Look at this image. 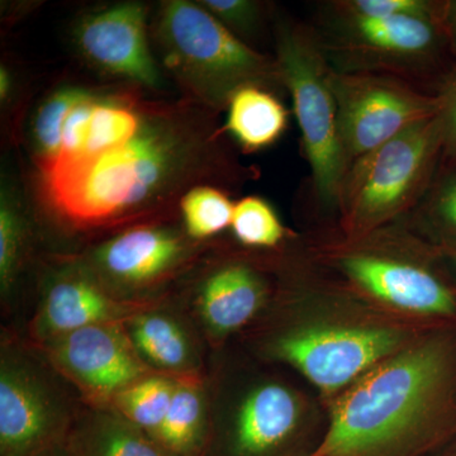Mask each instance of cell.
Returning <instances> with one entry per match:
<instances>
[{
  "instance_id": "obj_1",
  "label": "cell",
  "mask_w": 456,
  "mask_h": 456,
  "mask_svg": "<svg viewBox=\"0 0 456 456\" xmlns=\"http://www.w3.org/2000/svg\"><path fill=\"white\" fill-rule=\"evenodd\" d=\"M208 128L176 114H145L140 130L103 154L42 174L47 200L75 226L123 220L170 200L211 169Z\"/></svg>"
},
{
  "instance_id": "obj_2",
  "label": "cell",
  "mask_w": 456,
  "mask_h": 456,
  "mask_svg": "<svg viewBox=\"0 0 456 456\" xmlns=\"http://www.w3.org/2000/svg\"><path fill=\"white\" fill-rule=\"evenodd\" d=\"M448 374L436 344L408 350L369 373L335 407L314 456H379L421 430Z\"/></svg>"
},
{
  "instance_id": "obj_3",
  "label": "cell",
  "mask_w": 456,
  "mask_h": 456,
  "mask_svg": "<svg viewBox=\"0 0 456 456\" xmlns=\"http://www.w3.org/2000/svg\"><path fill=\"white\" fill-rule=\"evenodd\" d=\"M159 37L171 70L213 107L226 106L245 86H284L275 60L251 49L200 4L165 3Z\"/></svg>"
},
{
  "instance_id": "obj_4",
  "label": "cell",
  "mask_w": 456,
  "mask_h": 456,
  "mask_svg": "<svg viewBox=\"0 0 456 456\" xmlns=\"http://www.w3.org/2000/svg\"><path fill=\"white\" fill-rule=\"evenodd\" d=\"M441 156L443 132L437 114L354 160L336 204L350 230H373L415 206L430 189Z\"/></svg>"
},
{
  "instance_id": "obj_5",
  "label": "cell",
  "mask_w": 456,
  "mask_h": 456,
  "mask_svg": "<svg viewBox=\"0 0 456 456\" xmlns=\"http://www.w3.org/2000/svg\"><path fill=\"white\" fill-rule=\"evenodd\" d=\"M275 61L292 97L314 194L318 202L336 207L349 164L338 134V106L330 84L331 65L314 27L279 22Z\"/></svg>"
},
{
  "instance_id": "obj_6",
  "label": "cell",
  "mask_w": 456,
  "mask_h": 456,
  "mask_svg": "<svg viewBox=\"0 0 456 456\" xmlns=\"http://www.w3.org/2000/svg\"><path fill=\"white\" fill-rule=\"evenodd\" d=\"M314 28L334 70L389 75L411 83L431 71L449 46L437 18L359 17L331 3Z\"/></svg>"
},
{
  "instance_id": "obj_7",
  "label": "cell",
  "mask_w": 456,
  "mask_h": 456,
  "mask_svg": "<svg viewBox=\"0 0 456 456\" xmlns=\"http://www.w3.org/2000/svg\"><path fill=\"white\" fill-rule=\"evenodd\" d=\"M330 84L338 106V134L347 164L388 142L411 126L437 116L439 94L389 75L340 73Z\"/></svg>"
},
{
  "instance_id": "obj_8",
  "label": "cell",
  "mask_w": 456,
  "mask_h": 456,
  "mask_svg": "<svg viewBox=\"0 0 456 456\" xmlns=\"http://www.w3.org/2000/svg\"><path fill=\"white\" fill-rule=\"evenodd\" d=\"M401 338L392 329L318 327L284 336L274 351L323 391H335L387 358Z\"/></svg>"
},
{
  "instance_id": "obj_9",
  "label": "cell",
  "mask_w": 456,
  "mask_h": 456,
  "mask_svg": "<svg viewBox=\"0 0 456 456\" xmlns=\"http://www.w3.org/2000/svg\"><path fill=\"white\" fill-rule=\"evenodd\" d=\"M51 341L53 365L94 401L110 402L149 375L146 362L118 323L86 327Z\"/></svg>"
},
{
  "instance_id": "obj_10",
  "label": "cell",
  "mask_w": 456,
  "mask_h": 456,
  "mask_svg": "<svg viewBox=\"0 0 456 456\" xmlns=\"http://www.w3.org/2000/svg\"><path fill=\"white\" fill-rule=\"evenodd\" d=\"M66 430V416L46 384L31 369L3 360L0 455H32L45 446L65 440Z\"/></svg>"
},
{
  "instance_id": "obj_11",
  "label": "cell",
  "mask_w": 456,
  "mask_h": 456,
  "mask_svg": "<svg viewBox=\"0 0 456 456\" xmlns=\"http://www.w3.org/2000/svg\"><path fill=\"white\" fill-rule=\"evenodd\" d=\"M336 263L354 283L401 310L430 314L456 310L448 285L422 264L362 248L338 255Z\"/></svg>"
},
{
  "instance_id": "obj_12",
  "label": "cell",
  "mask_w": 456,
  "mask_h": 456,
  "mask_svg": "<svg viewBox=\"0 0 456 456\" xmlns=\"http://www.w3.org/2000/svg\"><path fill=\"white\" fill-rule=\"evenodd\" d=\"M84 55L108 73L156 86L160 75L149 49L146 8L123 3L84 18L77 29Z\"/></svg>"
},
{
  "instance_id": "obj_13",
  "label": "cell",
  "mask_w": 456,
  "mask_h": 456,
  "mask_svg": "<svg viewBox=\"0 0 456 456\" xmlns=\"http://www.w3.org/2000/svg\"><path fill=\"white\" fill-rule=\"evenodd\" d=\"M187 248L183 237L169 228L139 226L102 245L95 261L116 283L141 287L155 283L178 268Z\"/></svg>"
},
{
  "instance_id": "obj_14",
  "label": "cell",
  "mask_w": 456,
  "mask_h": 456,
  "mask_svg": "<svg viewBox=\"0 0 456 456\" xmlns=\"http://www.w3.org/2000/svg\"><path fill=\"white\" fill-rule=\"evenodd\" d=\"M140 310L136 303L114 298L86 275H68L51 285L45 297L37 318L38 334L53 340L86 327L118 323Z\"/></svg>"
},
{
  "instance_id": "obj_15",
  "label": "cell",
  "mask_w": 456,
  "mask_h": 456,
  "mask_svg": "<svg viewBox=\"0 0 456 456\" xmlns=\"http://www.w3.org/2000/svg\"><path fill=\"white\" fill-rule=\"evenodd\" d=\"M298 399L281 384L253 389L237 411L233 450L239 456H264L278 449L298 424Z\"/></svg>"
},
{
  "instance_id": "obj_16",
  "label": "cell",
  "mask_w": 456,
  "mask_h": 456,
  "mask_svg": "<svg viewBox=\"0 0 456 456\" xmlns=\"http://www.w3.org/2000/svg\"><path fill=\"white\" fill-rule=\"evenodd\" d=\"M263 299L259 275L245 264H228L213 272L203 284L200 314L216 334H227L248 323Z\"/></svg>"
},
{
  "instance_id": "obj_17",
  "label": "cell",
  "mask_w": 456,
  "mask_h": 456,
  "mask_svg": "<svg viewBox=\"0 0 456 456\" xmlns=\"http://www.w3.org/2000/svg\"><path fill=\"white\" fill-rule=\"evenodd\" d=\"M66 435L70 456H171L149 434L114 411L86 416Z\"/></svg>"
},
{
  "instance_id": "obj_18",
  "label": "cell",
  "mask_w": 456,
  "mask_h": 456,
  "mask_svg": "<svg viewBox=\"0 0 456 456\" xmlns=\"http://www.w3.org/2000/svg\"><path fill=\"white\" fill-rule=\"evenodd\" d=\"M227 106L226 130L246 151L273 145L287 128L288 110L269 89L245 86Z\"/></svg>"
},
{
  "instance_id": "obj_19",
  "label": "cell",
  "mask_w": 456,
  "mask_h": 456,
  "mask_svg": "<svg viewBox=\"0 0 456 456\" xmlns=\"http://www.w3.org/2000/svg\"><path fill=\"white\" fill-rule=\"evenodd\" d=\"M206 404L198 380L179 378L169 411L154 440L171 456H197L203 446Z\"/></svg>"
},
{
  "instance_id": "obj_20",
  "label": "cell",
  "mask_w": 456,
  "mask_h": 456,
  "mask_svg": "<svg viewBox=\"0 0 456 456\" xmlns=\"http://www.w3.org/2000/svg\"><path fill=\"white\" fill-rule=\"evenodd\" d=\"M130 338L147 364L164 370H187L193 350L184 330L173 318L159 314H140L131 322Z\"/></svg>"
},
{
  "instance_id": "obj_21",
  "label": "cell",
  "mask_w": 456,
  "mask_h": 456,
  "mask_svg": "<svg viewBox=\"0 0 456 456\" xmlns=\"http://www.w3.org/2000/svg\"><path fill=\"white\" fill-rule=\"evenodd\" d=\"M176 382L178 378L147 375L117 393L110 404L117 415L154 439L169 411Z\"/></svg>"
},
{
  "instance_id": "obj_22",
  "label": "cell",
  "mask_w": 456,
  "mask_h": 456,
  "mask_svg": "<svg viewBox=\"0 0 456 456\" xmlns=\"http://www.w3.org/2000/svg\"><path fill=\"white\" fill-rule=\"evenodd\" d=\"M89 95L88 90L66 86L56 90L38 108L33 122L32 137L40 171L56 160L69 113Z\"/></svg>"
},
{
  "instance_id": "obj_23",
  "label": "cell",
  "mask_w": 456,
  "mask_h": 456,
  "mask_svg": "<svg viewBox=\"0 0 456 456\" xmlns=\"http://www.w3.org/2000/svg\"><path fill=\"white\" fill-rule=\"evenodd\" d=\"M188 235L208 239L232 224L235 204L221 189L200 185L188 191L180 200Z\"/></svg>"
},
{
  "instance_id": "obj_24",
  "label": "cell",
  "mask_w": 456,
  "mask_h": 456,
  "mask_svg": "<svg viewBox=\"0 0 456 456\" xmlns=\"http://www.w3.org/2000/svg\"><path fill=\"white\" fill-rule=\"evenodd\" d=\"M142 116L134 108L98 101L89 122L86 152L80 160L110 151L127 142L140 130Z\"/></svg>"
},
{
  "instance_id": "obj_25",
  "label": "cell",
  "mask_w": 456,
  "mask_h": 456,
  "mask_svg": "<svg viewBox=\"0 0 456 456\" xmlns=\"http://www.w3.org/2000/svg\"><path fill=\"white\" fill-rule=\"evenodd\" d=\"M231 227L236 239L251 248H274L285 232L273 207L259 197H246L235 204Z\"/></svg>"
},
{
  "instance_id": "obj_26",
  "label": "cell",
  "mask_w": 456,
  "mask_h": 456,
  "mask_svg": "<svg viewBox=\"0 0 456 456\" xmlns=\"http://www.w3.org/2000/svg\"><path fill=\"white\" fill-rule=\"evenodd\" d=\"M338 11L359 17L443 18L444 2L434 0H342L331 2Z\"/></svg>"
},
{
  "instance_id": "obj_27",
  "label": "cell",
  "mask_w": 456,
  "mask_h": 456,
  "mask_svg": "<svg viewBox=\"0 0 456 456\" xmlns=\"http://www.w3.org/2000/svg\"><path fill=\"white\" fill-rule=\"evenodd\" d=\"M25 227L16 206L3 194L0 204V281L3 290L14 281L23 251Z\"/></svg>"
},
{
  "instance_id": "obj_28",
  "label": "cell",
  "mask_w": 456,
  "mask_h": 456,
  "mask_svg": "<svg viewBox=\"0 0 456 456\" xmlns=\"http://www.w3.org/2000/svg\"><path fill=\"white\" fill-rule=\"evenodd\" d=\"M200 4L236 36L253 32L261 17V5L251 0H203Z\"/></svg>"
},
{
  "instance_id": "obj_29",
  "label": "cell",
  "mask_w": 456,
  "mask_h": 456,
  "mask_svg": "<svg viewBox=\"0 0 456 456\" xmlns=\"http://www.w3.org/2000/svg\"><path fill=\"white\" fill-rule=\"evenodd\" d=\"M441 108L439 118L443 132V156L441 161L456 163V73L439 93Z\"/></svg>"
},
{
  "instance_id": "obj_30",
  "label": "cell",
  "mask_w": 456,
  "mask_h": 456,
  "mask_svg": "<svg viewBox=\"0 0 456 456\" xmlns=\"http://www.w3.org/2000/svg\"><path fill=\"white\" fill-rule=\"evenodd\" d=\"M428 211L456 233V174L441 180L428 193Z\"/></svg>"
},
{
  "instance_id": "obj_31",
  "label": "cell",
  "mask_w": 456,
  "mask_h": 456,
  "mask_svg": "<svg viewBox=\"0 0 456 456\" xmlns=\"http://www.w3.org/2000/svg\"><path fill=\"white\" fill-rule=\"evenodd\" d=\"M441 23H443L446 40H448L449 49L452 50V53H456V0L444 2Z\"/></svg>"
},
{
  "instance_id": "obj_32",
  "label": "cell",
  "mask_w": 456,
  "mask_h": 456,
  "mask_svg": "<svg viewBox=\"0 0 456 456\" xmlns=\"http://www.w3.org/2000/svg\"><path fill=\"white\" fill-rule=\"evenodd\" d=\"M29 456H70V454H69V450L66 448L65 439L45 446V448L33 452V454Z\"/></svg>"
},
{
  "instance_id": "obj_33",
  "label": "cell",
  "mask_w": 456,
  "mask_h": 456,
  "mask_svg": "<svg viewBox=\"0 0 456 456\" xmlns=\"http://www.w3.org/2000/svg\"><path fill=\"white\" fill-rule=\"evenodd\" d=\"M11 86V75H9L7 69L2 66V69H0V95H2V99L8 97Z\"/></svg>"
},
{
  "instance_id": "obj_34",
  "label": "cell",
  "mask_w": 456,
  "mask_h": 456,
  "mask_svg": "<svg viewBox=\"0 0 456 456\" xmlns=\"http://www.w3.org/2000/svg\"><path fill=\"white\" fill-rule=\"evenodd\" d=\"M452 257H454V260H455V263H456V251L454 253V256H452Z\"/></svg>"
}]
</instances>
